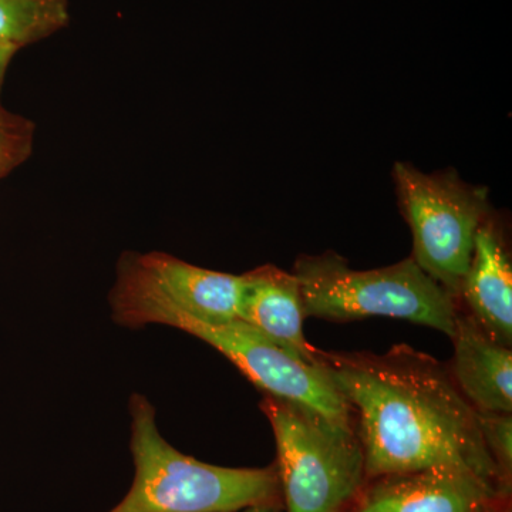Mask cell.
<instances>
[{"mask_svg": "<svg viewBox=\"0 0 512 512\" xmlns=\"http://www.w3.org/2000/svg\"><path fill=\"white\" fill-rule=\"evenodd\" d=\"M448 372L477 413L512 414V352L458 309Z\"/></svg>", "mask_w": 512, "mask_h": 512, "instance_id": "obj_10", "label": "cell"}, {"mask_svg": "<svg viewBox=\"0 0 512 512\" xmlns=\"http://www.w3.org/2000/svg\"><path fill=\"white\" fill-rule=\"evenodd\" d=\"M242 275L188 264L164 252H126L110 292L113 319L127 328H174L181 319L224 323L238 319Z\"/></svg>", "mask_w": 512, "mask_h": 512, "instance_id": "obj_5", "label": "cell"}, {"mask_svg": "<svg viewBox=\"0 0 512 512\" xmlns=\"http://www.w3.org/2000/svg\"><path fill=\"white\" fill-rule=\"evenodd\" d=\"M35 141V121L0 103V181L29 160Z\"/></svg>", "mask_w": 512, "mask_h": 512, "instance_id": "obj_13", "label": "cell"}, {"mask_svg": "<svg viewBox=\"0 0 512 512\" xmlns=\"http://www.w3.org/2000/svg\"><path fill=\"white\" fill-rule=\"evenodd\" d=\"M404 220L412 229L414 262L458 301L487 218V192L453 171L424 174L407 163L393 170Z\"/></svg>", "mask_w": 512, "mask_h": 512, "instance_id": "obj_6", "label": "cell"}, {"mask_svg": "<svg viewBox=\"0 0 512 512\" xmlns=\"http://www.w3.org/2000/svg\"><path fill=\"white\" fill-rule=\"evenodd\" d=\"M477 414L485 447L505 484L512 470V414Z\"/></svg>", "mask_w": 512, "mask_h": 512, "instance_id": "obj_14", "label": "cell"}, {"mask_svg": "<svg viewBox=\"0 0 512 512\" xmlns=\"http://www.w3.org/2000/svg\"><path fill=\"white\" fill-rule=\"evenodd\" d=\"M467 312L497 342L512 343V265L503 234L485 218L474 241L473 258L458 293Z\"/></svg>", "mask_w": 512, "mask_h": 512, "instance_id": "obj_11", "label": "cell"}, {"mask_svg": "<svg viewBox=\"0 0 512 512\" xmlns=\"http://www.w3.org/2000/svg\"><path fill=\"white\" fill-rule=\"evenodd\" d=\"M239 512H282L278 503H266L259 505H252V507L245 508Z\"/></svg>", "mask_w": 512, "mask_h": 512, "instance_id": "obj_16", "label": "cell"}, {"mask_svg": "<svg viewBox=\"0 0 512 512\" xmlns=\"http://www.w3.org/2000/svg\"><path fill=\"white\" fill-rule=\"evenodd\" d=\"M498 497L474 474L430 468L369 478L343 512H488Z\"/></svg>", "mask_w": 512, "mask_h": 512, "instance_id": "obj_8", "label": "cell"}, {"mask_svg": "<svg viewBox=\"0 0 512 512\" xmlns=\"http://www.w3.org/2000/svg\"><path fill=\"white\" fill-rule=\"evenodd\" d=\"M286 512H343L366 483L365 453L353 424L265 394Z\"/></svg>", "mask_w": 512, "mask_h": 512, "instance_id": "obj_4", "label": "cell"}, {"mask_svg": "<svg viewBox=\"0 0 512 512\" xmlns=\"http://www.w3.org/2000/svg\"><path fill=\"white\" fill-rule=\"evenodd\" d=\"M292 274L301 288L306 318L352 322L382 316L409 320L451 338L460 303L413 258L356 271L336 252L302 255Z\"/></svg>", "mask_w": 512, "mask_h": 512, "instance_id": "obj_3", "label": "cell"}, {"mask_svg": "<svg viewBox=\"0 0 512 512\" xmlns=\"http://www.w3.org/2000/svg\"><path fill=\"white\" fill-rule=\"evenodd\" d=\"M319 363L352 410L366 480L446 468L504 487L447 365L403 343L384 353L320 350Z\"/></svg>", "mask_w": 512, "mask_h": 512, "instance_id": "obj_1", "label": "cell"}, {"mask_svg": "<svg viewBox=\"0 0 512 512\" xmlns=\"http://www.w3.org/2000/svg\"><path fill=\"white\" fill-rule=\"evenodd\" d=\"M130 416L136 476L109 512H239L278 503L276 466L218 467L185 456L161 436L156 410L141 394L131 397Z\"/></svg>", "mask_w": 512, "mask_h": 512, "instance_id": "obj_2", "label": "cell"}, {"mask_svg": "<svg viewBox=\"0 0 512 512\" xmlns=\"http://www.w3.org/2000/svg\"><path fill=\"white\" fill-rule=\"evenodd\" d=\"M69 0H0V43L36 45L70 25Z\"/></svg>", "mask_w": 512, "mask_h": 512, "instance_id": "obj_12", "label": "cell"}, {"mask_svg": "<svg viewBox=\"0 0 512 512\" xmlns=\"http://www.w3.org/2000/svg\"><path fill=\"white\" fill-rule=\"evenodd\" d=\"M174 328L217 349L268 396L291 400L329 419L355 426L349 404L322 366L302 362L241 319L224 323L181 319Z\"/></svg>", "mask_w": 512, "mask_h": 512, "instance_id": "obj_7", "label": "cell"}, {"mask_svg": "<svg viewBox=\"0 0 512 512\" xmlns=\"http://www.w3.org/2000/svg\"><path fill=\"white\" fill-rule=\"evenodd\" d=\"M238 319L302 362L320 366V350L303 332L306 316L301 288L292 272L264 265L242 275Z\"/></svg>", "mask_w": 512, "mask_h": 512, "instance_id": "obj_9", "label": "cell"}, {"mask_svg": "<svg viewBox=\"0 0 512 512\" xmlns=\"http://www.w3.org/2000/svg\"><path fill=\"white\" fill-rule=\"evenodd\" d=\"M19 49L16 47L2 45L0 43V94H2L3 84H5L6 74H8L10 63L18 55Z\"/></svg>", "mask_w": 512, "mask_h": 512, "instance_id": "obj_15", "label": "cell"}]
</instances>
